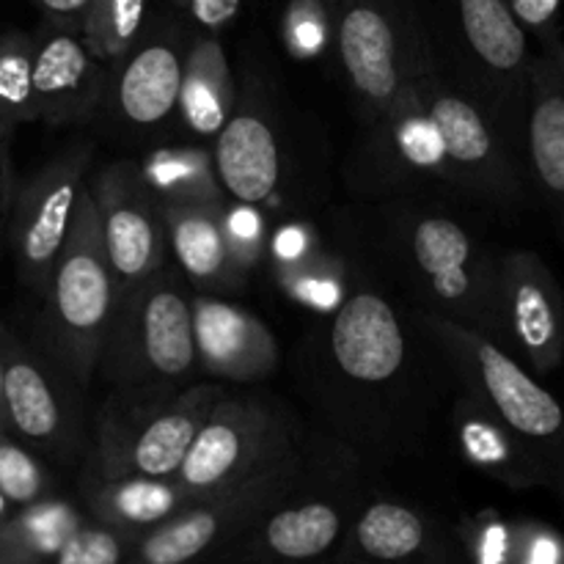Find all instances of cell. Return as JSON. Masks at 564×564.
<instances>
[{
  "mask_svg": "<svg viewBox=\"0 0 564 564\" xmlns=\"http://www.w3.org/2000/svg\"><path fill=\"white\" fill-rule=\"evenodd\" d=\"M39 121L33 91V33L0 31V135H14L22 124Z\"/></svg>",
  "mask_w": 564,
  "mask_h": 564,
  "instance_id": "28",
  "label": "cell"
},
{
  "mask_svg": "<svg viewBox=\"0 0 564 564\" xmlns=\"http://www.w3.org/2000/svg\"><path fill=\"white\" fill-rule=\"evenodd\" d=\"M352 549L375 562H411L438 556V529L419 510L397 501H372L352 521Z\"/></svg>",
  "mask_w": 564,
  "mask_h": 564,
  "instance_id": "25",
  "label": "cell"
},
{
  "mask_svg": "<svg viewBox=\"0 0 564 564\" xmlns=\"http://www.w3.org/2000/svg\"><path fill=\"white\" fill-rule=\"evenodd\" d=\"M88 518L80 507L61 496H47L36 505L17 507L0 523V564L53 562L64 540Z\"/></svg>",
  "mask_w": 564,
  "mask_h": 564,
  "instance_id": "26",
  "label": "cell"
},
{
  "mask_svg": "<svg viewBox=\"0 0 564 564\" xmlns=\"http://www.w3.org/2000/svg\"><path fill=\"white\" fill-rule=\"evenodd\" d=\"M213 158L226 196L259 207L281 182V143L262 102L237 97L224 130L215 135Z\"/></svg>",
  "mask_w": 564,
  "mask_h": 564,
  "instance_id": "20",
  "label": "cell"
},
{
  "mask_svg": "<svg viewBox=\"0 0 564 564\" xmlns=\"http://www.w3.org/2000/svg\"><path fill=\"white\" fill-rule=\"evenodd\" d=\"M6 413L9 430L31 449L72 463L88 452L83 433V386L44 350L3 328Z\"/></svg>",
  "mask_w": 564,
  "mask_h": 564,
  "instance_id": "11",
  "label": "cell"
},
{
  "mask_svg": "<svg viewBox=\"0 0 564 564\" xmlns=\"http://www.w3.org/2000/svg\"><path fill=\"white\" fill-rule=\"evenodd\" d=\"M11 512H14V505H11V501L6 499V494H3V490H0V523H3L6 518L11 516Z\"/></svg>",
  "mask_w": 564,
  "mask_h": 564,
  "instance_id": "38",
  "label": "cell"
},
{
  "mask_svg": "<svg viewBox=\"0 0 564 564\" xmlns=\"http://www.w3.org/2000/svg\"><path fill=\"white\" fill-rule=\"evenodd\" d=\"M422 328L449 358L474 405L488 413L523 452L540 485L564 499V408L507 347L438 312H422Z\"/></svg>",
  "mask_w": 564,
  "mask_h": 564,
  "instance_id": "1",
  "label": "cell"
},
{
  "mask_svg": "<svg viewBox=\"0 0 564 564\" xmlns=\"http://www.w3.org/2000/svg\"><path fill=\"white\" fill-rule=\"evenodd\" d=\"M512 14L532 36L540 39V47H560V6L562 0H507Z\"/></svg>",
  "mask_w": 564,
  "mask_h": 564,
  "instance_id": "33",
  "label": "cell"
},
{
  "mask_svg": "<svg viewBox=\"0 0 564 564\" xmlns=\"http://www.w3.org/2000/svg\"><path fill=\"white\" fill-rule=\"evenodd\" d=\"M110 86L105 64L80 28L42 20L33 31V91L39 121L47 127L88 124L102 116Z\"/></svg>",
  "mask_w": 564,
  "mask_h": 564,
  "instance_id": "16",
  "label": "cell"
},
{
  "mask_svg": "<svg viewBox=\"0 0 564 564\" xmlns=\"http://www.w3.org/2000/svg\"><path fill=\"white\" fill-rule=\"evenodd\" d=\"M149 0H91L83 36L105 64L116 66L147 33Z\"/></svg>",
  "mask_w": 564,
  "mask_h": 564,
  "instance_id": "29",
  "label": "cell"
},
{
  "mask_svg": "<svg viewBox=\"0 0 564 564\" xmlns=\"http://www.w3.org/2000/svg\"><path fill=\"white\" fill-rule=\"evenodd\" d=\"M169 251L180 273L198 292L240 290L246 264L237 257L229 235V209L224 202H163Z\"/></svg>",
  "mask_w": 564,
  "mask_h": 564,
  "instance_id": "19",
  "label": "cell"
},
{
  "mask_svg": "<svg viewBox=\"0 0 564 564\" xmlns=\"http://www.w3.org/2000/svg\"><path fill=\"white\" fill-rule=\"evenodd\" d=\"M88 191L121 295L165 268L169 240L163 209L132 160H116L99 169Z\"/></svg>",
  "mask_w": 564,
  "mask_h": 564,
  "instance_id": "13",
  "label": "cell"
},
{
  "mask_svg": "<svg viewBox=\"0 0 564 564\" xmlns=\"http://www.w3.org/2000/svg\"><path fill=\"white\" fill-rule=\"evenodd\" d=\"M191 39L193 33L176 20L147 28L141 42L110 66L102 113H110L124 130L138 135L163 130L176 119Z\"/></svg>",
  "mask_w": 564,
  "mask_h": 564,
  "instance_id": "14",
  "label": "cell"
},
{
  "mask_svg": "<svg viewBox=\"0 0 564 564\" xmlns=\"http://www.w3.org/2000/svg\"><path fill=\"white\" fill-rule=\"evenodd\" d=\"M119 303L113 268L105 253L97 207L86 187L69 240L42 292L39 345L83 386L99 372L105 336Z\"/></svg>",
  "mask_w": 564,
  "mask_h": 564,
  "instance_id": "4",
  "label": "cell"
},
{
  "mask_svg": "<svg viewBox=\"0 0 564 564\" xmlns=\"http://www.w3.org/2000/svg\"><path fill=\"white\" fill-rule=\"evenodd\" d=\"M397 262L419 292L427 312L482 330L501 345L496 253H488L460 220L411 209L397 220Z\"/></svg>",
  "mask_w": 564,
  "mask_h": 564,
  "instance_id": "5",
  "label": "cell"
},
{
  "mask_svg": "<svg viewBox=\"0 0 564 564\" xmlns=\"http://www.w3.org/2000/svg\"><path fill=\"white\" fill-rule=\"evenodd\" d=\"M292 446L295 433L273 402L253 394H226L193 441L176 479L198 499L259 471Z\"/></svg>",
  "mask_w": 564,
  "mask_h": 564,
  "instance_id": "12",
  "label": "cell"
},
{
  "mask_svg": "<svg viewBox=\"0 0 564 564\" xmlns=\"http://www.w3.org/2000/svg\"><path fill=\"white\" fill-rule=\"evenodd\" d=\"M0 490L17 507L36 505L55 494V477L36 457V449L17 438L11 430H0Z\"/></svg>",
  "mask_w": 564,
  "mask_h": 564,
  "instance_id": "30",
  "label": "cell"
},
{
  "mask_svg": "<svg viewBox=\"0 0 564 564\" xmlns=\"http://www.w3.org/2000/svg\"><path fill=\"white\" fill-rule=\"evenodd\" d=\"M158 202H224V185L215 171L213 149L193 143L154 147L138 163Z\"/></svg>",
  "mask_w": 564,
  "mask_h": 564,
  "instance_id": "27",
  "label": "cell"
},
{
  "mask_svg": "<svg viewBox=\"0 0 564 564\" xmlns=\"http://www.w3.org/2000/svg\"><path fill=\"white\" fill-rule=\"evenodd\" d=\"M174 6H180V9H187V0H171Z\"/></svg>",
  "mask_w": 564,
  "mask_h": 564,
  "instance_id": "39",
  "label": "cell"
},
{
  "mask_svg": "<svg viewBox=\"0 0 564 564\" xmlns=\"http://www.w3.org/2000/svg\"><path fill=\"white\" fill-rule=\"evenodd\" d=\"M242 0H187V14L196 22L198 31L220 33L237 14Z\"/></svg>",
  "mask_w": 564,
  "mask_h": 564,
  "instance_id": "34",
  "label": "cell"
},
{
  "mask_svg": "<svg viewBox=\"0 0 564 564\" xmlns=\"http://www.w3.org/2000/svg\"><path fill=\"white\" fill-rule=\"evenodd\" d=\"M501 347H512L534 372L564 361V295L556 275L534 251L496 253Z\"/></svg>",
  "mask_w": 564,
  "mask_h": 564,
  "instance_id": "15",
  "label": "cell"
},
{
  "mask_svg": "<svg viewBox=\"0 0 564 564\" xmlns=\"http://www.w3.org/2000/svg\"><path fill=\"white\" fill-rule=\"evenodd\" d=\"M31 3L42 11V20L69 28H83V20L91 9V0H31Z\"/></svg>",
  "mask_w": 564,
  "mask_h": 564,
  "instance_id": "36",
  "label": "cell"
},
{
  "mask_svg": "<svg viewBox=\"0 0 564 564\" xmlns=\"http://www.w3.org/2000/svg\"><path fill=\"white\" fill-rule=\"evenodd\" d=\"M301 479L297 446L264 463L259 471L193 499L158 529L138 538L132 562L185 564L229 554L275 505L290 499Z\"/></svg>",
  "mask_w": 564,
  "mask_h": 564,
  "instance_id": "8",
  "label": "cell"
},
{
  "mask_svg": "<svg viewBox=\"0 0 564 564\" xmlns=\"http://www.w3.org/2000/svg\"><path fill=\"white\" fill-rule=\"evenodd\" d=\"M345 516L328 499L281 501L235 549L231 560L306 562L325 556L339 545ZM226 554V556H229Z\"/></svg>",
  "mask_w": 564,
  "mask_h": 564,
  "instance_id": "22",
  "label": "cell"
},
{
  "mask_svg": "<svg viewBox=\"0 0 564 564\" xmlns=\"http://www.w3.org/2000/svg\"><path fill=\"white\" fill-rule=\"evenodd\" d=\"M237 105L235 80L218 33H193L187 47L185 77H182L180 119L191 132L215 138Z\"/></svg>",
  "mask_w": 564,
  "mask_h": 564,
  "instance_id": "24",
  "label": "cell"
},
{
  "mask_svg": "<svg viewBox=\"0 0 564 564\" xmlns=\"http://www.w3.org/2000/svg\"><path fill=\"white\" fill-rule=\"evenodd\" d=\"M17 182L11 169V135H0V253L6 246V231H9L11 204H14Z\"/></svg>",
  "mask_w": 564,
  "mask_h": 564,
  "instance_id": "35",
  "label": "cell"
},
{
  "mask_svg": "<svg viewBox=\"0 0 564 564\" xmlns=\"http://www.w3.org/2000/svg\"><path fill=\"white\" fill-rule=\"evenodd\" d=\"M452 11L455 36L449 61L460 72V80L452 83L477 99L512 147L527 158L534 69L529 31L518 22L507 0H452Z\"/></svg>",
  "mask_w": 564,
  "mask_h": 564,
  "instance_id": "6",
  "label": "cell"
},
{
  "mask_svg": "<svg viewBox=\"0 0 564 564\" xmlns=\"http://www.w3.org/2000/svg\"><path fill=\"white\" fill-rule=\"evenodd\" d=\"M341 66L378 124L435 69L430 28L413 0H319Z\"/></svg>",
  "mask_w": 564,
  "mask_h": 564,
  "instance_id": "3",
  "label": "cell"
},
{
  "mask_svg": "<svg viewBox=\"0 0 564 564\" xmlns=\"http://www.w3.org/2000/svg\"><path fill=\"white\" fill-rule=\"evenodd\" d=\"M424 105L444 147L449 185L471 191L499 207H518L532 193L527 158L510 143L488 110L441 75L424 77Z\"/></svg>",
  "mask_w": 564,
  "mask_h": 564,
  "instance_id": "9",
  "label": "cell"
},
{
  "mask_svg": "<svg viewBox=\"0 0 564 564\" xmlns=\"http://www.w3.org/2000/svg\"><path fill=\"white\" fill-rule=\"evenodd\" d=\"M198 369L226 383H259L279 367L273 330L237 303L213 292L193 295Z\"/></svg>",
  "mask_w": 564,
  "mask_h": 564,
  "instance_id": "18",
  "label": "cell"
},
{
  "mask_svg": "<svg viewBox=\"0 0 564 564\" xmlns=\"http://www.w3.org/2000/svg\"><path fill=\"white\" fill-rule=\"evenodd\" d=\"M80 499L88 516L99 523L119 529L130 538H143L158 529L171 516L191 505L187 494L176 477H138V474H97L83 468Z\"/></svg>",
  "mask_w": 564,
  "mask_h": 564,
  "instance_id": "23",
  "label": "cell"
},
{
  "mask_svg": "<svg viewBox=\"0 0 564 564\" xmlns=\"http://www.w3.org/2000/svg\"><path fill=\"white\" fill-rule=\"evenodd\" d=\"M3 328L0 323V430H9V413H6V352H3Z\"/></svg>",
  "mask_w": 564,
  "mask_h": 564,
  "instance_id": "37",
  "label": "cell"
},
{
  "mask_svg": "<svg viewBox=\"0 0 564 564\" xmlns=\"http://www.w3.org/2000/svg\"><path fill=\"white\" fill-rule=\"evenodd\" d=\"M334 36L328 14L319 0H292L290 22H286V39L301 55H314Z\"/></svg>",
  "mask_w": 564,
  "mask_h": 564,
  "instance_id": "32",
  "label": "cell"
},
{
  "mask_svg": "<svg viewBox=\"0 0 564 564\" xmlns=\"http://www.w3.org/2000/svg\"><path fill=\"white\" fill-rule=\"evenodd\" d=\"M527 169L532 191L545 204L564 242V44L534 58Z\"/></svg>",
  "mask_w": 564,
  "mask_h": 564,
  "instance_id": "21",
  "label": "cell"
},
{
  "mask_svg": "<svg viewBox=\"0 0 564 564\" xmlns=\"http://www.w3.org/2000/svg\"><path fill=\"white\" fill-rule=\"evenodd\" d=\"M135 538L94 521L91 516L64 540L55 554V564H119L132 560Z\"/></svg>",
  "mask_w": 564,
  "mask_h": 564,
  "instance_id": "31",
  "label": "cell"
},
{
  "mask_svg": "<svg viewBox=\"0 0 564 564\" xmlns=\"http://www.w3.org/2000/svg\"><path fill=\"white\" fill-rule=\"evenodd\" d=\"M226 394L229 389L220 383H196L169 400L119 402L110 397L97 416L83 468L110 477H176L204 422Z\"/></svg>",
  "mask_w": 564,
  "mask_h": 564,
  "instance_id": "7",
  "label": "cell"
},
{
  "mask_svg": "<svg viewBox=\"0 0 564 564\" xmlns=\"http://www.w3.org/2000/svg\"><path fill=\"white\" fill-rule=\"evenodd\" d=\"M91 160V143H69L36 174L17 185L6 246L14 257L20 284L33 295L42 297L50 273L69 240L77 207L88 187Z\"/></svg>",
  "mask_w": 564,
  "mask_h": 564,
  "instance_id": "10",
  "label": "cell"
},
{
  "mask_svg": "<svg viewBox=\"0 0 564 564\" xmlns=\"http://www.w3.org/2000/svg\"><path fill=\"white\" fill-rule=\"evenodd\" d=\"M163 268L121 292L105 336L99 375L119 402H152L180 394L198 367L193 295Z\"/></svg>",
  "mask_w": 564,
  "mask_h": 564,
  "instance_id": "2",
  "label": "cell"
},
{
  "mask_svg": "<svg viewBox=\"0 0 564 564\" xmlns=\"http://www.w3.org/2000/svg\"><path fill=\"white\" fill-rule=\"evenodd\" d=\"M330 358L345 378L383 386L402 372L408 339L397 308L375 290H356L330 319Z\"/></svg>",
  "mask_w": 564,
  "mask_h": 564,
  "instance_id": "17",
  "label": "cell"
}]
</instances>
